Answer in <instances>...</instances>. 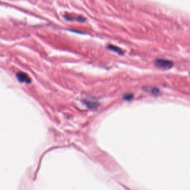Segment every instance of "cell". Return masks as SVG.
<instances>
[{
    "label": "cell",
    "instance_id": "6da1fadb",
    "mask_svg": "<svg viewBox=\"0 0 190 190\" xmlns=\"http://www.w3.org/2000/svg\"><path fill=\"white\" fill-rule=\"evenodd\" d=\"M155 65L158 68L163 70H168L172 68L174 63L171 60L163 59H158L155 61Z\"/></svg>",
    "mask_w": 190,
    "mask_h": 190
},
{
    "label": "cell",
    "instance_id": "3957f363",
    "mask_svg": "<svg viewBox=\"0 0 190 190\" xmlns=\"http://www.w3.org/2000/svg\"><path fill=\"white\" fill-rule=\"evenodd\" d=\"M65 19H66L68 21H74V20H76L79 22H81V23H83L85 21V19L83 17L81 16H75L71 15H69V14H67L65 15L64 16Z\"/></svg>",
    "mask_w": 190,
    "mask_h": 190
},
{
    "label": "cell",
    "instance_id": "7a4b0ae2",
    "mask_svg": "<svg viewBox=\"0 0 190 190\" xmlns=\"http://www.w3.org/2000/svg\"><path fill=\"white\" fill-rule=\"evenodd\" d=\"M16 77L17 80L21 83H30L31 79L30 77L27 74L23 72H19L16 74Z\"/></svg>",
    "mask_w": 190,
    "mask_h": 190
},
{
    "label": "cell",
    "instance_id": "8992f818",
    "mask_svg": "<svg viewBox=\"0 0 190 190\" xmlns=\"http://www.w3.org/2000/svg\"><path fill=\"white\" fill-rule=\"evenodd\" d=\"M152 93L154 94H157L159 93V90L157 88H154L152 90Z\"/></svg>",
    "mask_w": 190,
    "mask_h": 190
},
{
    "label": "cell",
    "instance_id": "277c9868",
    "mask_svg": "<svg viewBox=\"0 0 190 190\" xmlns=\"http://www.w3.org/2000/svg\"><path fill=\"white\" fill-rule=\"evenodd\" d=\"M108 49L112 51H113L114 52L117 53L119 54L120 55H123L124 54V52L122 50V49L117 46H115L112 45H109L108 46Z\"/></svg>",
    "mask_w": 190,
    "mask_h": 190
},
{
    "label": "cell",
    "instance_id": "5b68a950",
    "mask_svg": "<svg viewBox=\"0 0 190 190\" xmlns=\"http://www.w3.org/2000/svg\"><path fill=\"white\" fill-rule=\"evenodd\" d=\"M133 95L132 94H127L124 96V99L129 101L133 98Z\"/></svg>",
    "mask_w": 190,
    "mask_h": 190
}]
</instances>
